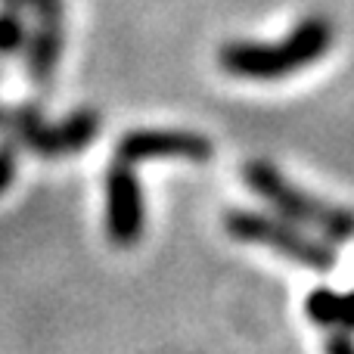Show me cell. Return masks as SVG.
Returning a JSON list of instances; mask_svg holds the SVG:
<instances>
[{
    "label": "cell",
    "instance_id": "obj_1",
    "mask_svg": "<svg viewBox=\"0 0 354 354\" xmlns=\"http://www.w3.org/2000/svg\"><path fill=\"white\" fill-rule=\"evenodd\" d=\"M333 22L326 16H305L283 41H230L218 50V66L233 78L277 81L320 62L333 47Z\"/></svg>",
    "mask_w": 354,
    "mask_h": 354
},
{
    "label": "cell",
    "instance_id": "obj_6",
    "mask_svg": "<svg viewBox=\"0 0 354 354\" xmlns=\"http://www.w3.org/2000/svg\"><path fill=\"white\" fill-rule=\"evenodd\" d=\"M212 156V140L202 134H193V131H128L115 143V162H124V165H140V162L149 159H187L202 165Z\"/></svg>",
    "mask_w": 354,
    "mask_h": 354
},
{
    "label": "cell",
    "instance_id": "obj_7",
    "mask_svg": "<svg viewBox=\"0 0 354 354\" xmlns=\"http://www.w3.org/2000/svg\"><path fill=\"white\" fill-rule=\"evenodd\" d=\"M62 47H66V22H35L25 37V68L35 87H47L59 66Z\"/></svg>",
    "mask_w": 354,
    "mask_h": 354
},
{
    "label": "cell",
    "instance_id": "obj_8",
    "mask_svg": "<svg viewBox=\"0 0 354 354\" xmlns=\"http://www.w3.org/2000/svg\"><path fill=\"white\" fill-rule=\"evenodd\" d=\"M305 314L314 326L354 333V289L351 292H336L326 286L314 289L305 299Z\"/></svg>",
    "mask_w": 354,
    "mask_h": 354
},
{
    "label": "cell",
    "instance_id": "obj_3",
    "mask_svg": "<svg viewBox=\"0 0 354 354\" xmlns=\"http://www.w3.org/2000/svg\"><path fill=\"white\" fill-rule=\"evenodd\" d=\"M100 112L97 109H75L62 122H47L35 103L22 106H0V134L3 140L16 143L19 149L41 156V159H59V156L81 153L91 147L100 134Z\"/></svg>",
    "mask_w": 354,
    "mask_h": 354
},
{
    "label": "cell",
    "instance_id": "obj_9",
    "mask_svg": "<svg viewBox=\"0 0 354 354\" xmlns=\"http://www.w3.org/2000/svg\"><path fill=\"white\" fill-rule=\"evenodd\" d=\"M28 37V25L19 10H6L0 6V56H12L25 47Z\"/></svg>",
    "mask_w": 354,
    "mask_h": 354
},
{
    "label": "cell",
    "instance_id": "obj_10",
    "mask_svg": "<svg viewBox=\"0 0 354 354\" xmlns=\"http://www.w3.org/2000/svg\"><path fill=\"white\" fill-rule=\"evenodd\" d=\"M6 10H31L35 22H66V0H0Z\"/></svg>",
    "mask_w": 354,
    "mask_h": 354
},
{
    "label": "cell",
    "instance_id": "obj_11",
    "mask_svg": "<svg viewBox=\"0 0 354 354\" xmlns=\"http://www.w3.org/2000/svg\"><path fill=\"white\" fill-rule=\"evenodd\" d=\"M19 174V147L10 140L0 143V196L10 189V183Z\"/></svg>",
    "mask_w": 354,
    "mask_h": 354
},
{
    "label": "cell",
    "instance_id": "obj_5",
    "mask_svg": "<svg viewBox=\"0 0 354 354\" xmlns=\"http://www.w3.org/2000/svg\"><path fill=\"white\" fill-rule=\"evenodd\" d=\"M106 236L118 249H131L140 243L147 230V202L134 165L112 159L106 171Z\"/></svg>",
    "mask_w": 354,
    "mask_h": 354
},
{
    "label": "cell",
    "instance_id": "obj_2",
    "mask_svg": "<svg viewBox=\"0 0 354 354\" xmlns=\"http://www.w3.org/2000/svg\"><path fill=\"white\" fill-rule=\"evenodd\" d=\"M243 180L280 218L292 221L299 227H311L326 243L336 245V243H351L354 239V208L336 205V202H326L314 193H305L274 162L249 159L243 165Z\"/></svg>",
    "mask_w": 354,
    "mask_h": 354
},
{
    "label": "cell",
    "instance_id": "obj_4",
    "mask_svg": "<svg viewBox=\"0 0 354 354\" xmlns=\"http://www.w3.org/2000/svg\"><path fill=\"white\" fill-rule=\"evenodd\" d=\"M224 230L236 243L268 245L277 255L301 264L308 270H326L336 268V245L320 236L305 233L299 224L280 218L277 212H258V208H227L224 212Z\"/></svg>",
    "mask_w": 354,
    "mask_h": 354
},
{
    "label": "cell",
    "instance_id": "obj_12",
    "mask_svg": "<svg viewBox=\"0 0 354 354\" xmlns=\"http://www.w3.org/2000/svg\"><path fill=\"white\" fill-rule=\"evenodd\" d=\"M326 354H354V336L348 330H326Z\"/></svg>",
    "mask_w": 354,
    "mask_h": 354
}]
</instances>
